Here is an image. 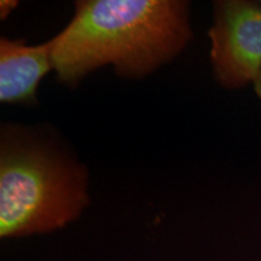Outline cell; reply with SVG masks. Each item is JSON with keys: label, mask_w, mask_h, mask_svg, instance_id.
<instances>
[{"label": "cell", "mask_w": 261, "mask_h": 261, "mask_svg": "<svg viewBox=\"0 0 261 261\" xmlns=\"http://www.w3.org/2000/svg\"><path fill=\"white\" fill-rule=\"evenodd\" d=\"M191 37L188 2L83 0L51 39L52 65L58 81L70 87L107 64L139 79L178 56Z\"/></svg>", "instance_id": "cell-1"}, {"label": "cell", "mask_w": 261, "mask_h": 261, "mask_svg": "<svg viewBox=\"0 0 261 261\" xmlns=\"http://www.w3.org/2000/svg\"><path fill=\"white\" fill-rule=\"evenodd\" d=\"M0 237L54 232L83 214L87 173L54 142L17 126L0 138Z\"/></svg>", "instance_id": "cell-2"}, {"label": "cell", "mask_w": 261, "mask_h": 261, "mask_svg": "<svg viewBox=\"0 0 261 261\" xmlns=\"http://www.w3.org/2000/svg\"><path fill=\"white\" fill-rule=\"evenodd\" d=\"M54 69L51 40L28 45L23 40L0 39V100L6 104L37 103L38 85Z\"/></svg>", "instance_id": "cell-4"}, {"label": "cell", "mask_w": 261, "mask_h": 261, "mask_svg": "<svg viewBox=\"0 0 261 261\" xmlns=\"http://www.w3.org/2000/svg\"><path fill=\"white\" fill-rule=\"evenodd\" d=\"M210 38L218 83L227 89L254 84L261 70V3L215 2Z\"/></svg>", "instance_id": "cell-3"}, {"label": "cell", "mask_w": 261, "mask_h": 261, "mask_svg": "<svg viewBox=\"0 0 261 261\" xmlns=\"http://www.w3.org/2000/svg\"><path fill=\"white\" fill-rule=\"evenodd\" d=\"M254 90H255V92L257 96H259V98H261V70L259 75H257L255 81H254Z\"/></svg>", "instance_id": "cell-6"}, {"label": "cell", "mask_w": 261, "mask_h": 261, "mask_svg": "<svg viewBox=\"0 0 261 261\" xmlns=\"http://www.w3.org/2000/svg\"><path fill=\"white\" fill-rule=\"evenodd\" d=\"M17 4L18 3L14 2V0H2L0 2V17H2V19H5L8 17L16 9Z\"/></svg>", "instance_id": "cell-5"}]
</instances>
